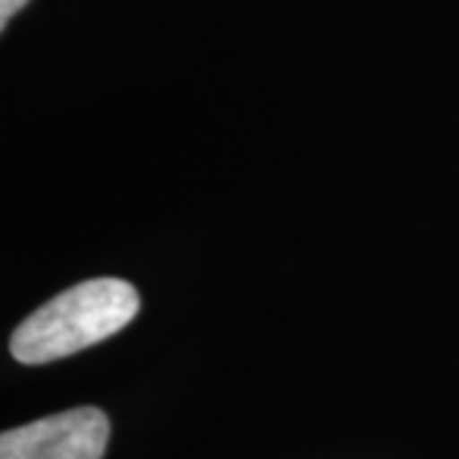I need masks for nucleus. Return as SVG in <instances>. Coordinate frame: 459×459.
<instances>
[{
  "instance_id": "1",
  "label": "nucleus",
  "mask_w": 459,
  "mask_h": 459,
  "mask_svg": "<svg viewBox=\"0 0 459 459\" xmlns=\"http://www.w3.org/2000/svg\"><path fill=\"white\" fill-rule=\"evenodd\" d=\"M141 296L123 279H90L54 296L26 316L11 337L21 365H47L113 337L131 325Z\"/></svg>"
},
{
  "instance_id": "2",
  "label": "nucleus",
  "mask_w": 459,
  "mask_h": 459,
  "mask_svg": "<svg viewBox=\"0 0 459 459\" xmlns=\"http://www.w3.org/2000/svg\"><path fill=\"white\" fill-rule=\"evenodd\" d=\"M110 419L95 406L54 413L0 437V459H102Z\"/></svg>"
},
{
  "instance_id": "3",
  "label": "nucleus",
  "mask_w": 459,
  "mask_h": 459,
  "mask_svg": "<svg viewBox=\"0 0 459 459\" xmlns=\"http://www.w3.org/2000/svg\"><path fill=\"white\" fill-rule=\"evenodd\" d=\"M26 3H29V0H0V29H5L8 21L16 16Z\"/></svg>"
}]
</instances>
